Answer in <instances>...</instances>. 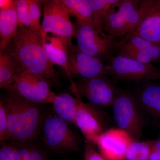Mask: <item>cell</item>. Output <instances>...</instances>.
Returning a JSON list of instances; mask_svg holds the SVG:
<instances>
[{
    "instance_id": "obj_28",
    "label": "cell",
    "mask_w": 160,
    "mask_h": 160,
    "mask_svg": "<svg viewBox=\"0 0 160 160\" xmlns=\"http://www.w3.org/2000/svg\"><path fill=\"white\" fill-rule=\"evenodd\" d=\"M93 144L86 141L84 147V160H107L95 149Z\"/></svg>"
},
{
    "instance_id": "obj_26",
    "label": "cell",
    "mask_w": 160,
    "mask_h": 160,
    "mask_svg": "<svg viewBox=\"0 0 160 160\" xmlns=\"http://www.w3.org/2000/svg\"><path fill=\"white\" fill-rule=\"evenodd\" d=\"M29 13L32 22L34 31L41 32L42 24L40 23L42 15V1L28 0Z\"/></svg>"
},
{
    "instance_id": "obj_19",
    "label": "cell",
    "mask_w": 160,
    "mask_h": 160,
    "mask_svg": "<svg viewBox=\"0 0 160 160\" xmlns=\"http://www.w3.org/2000/svg\"><path fill=\"white\" fill-rule=\"evenodd\" d=\"M23 69L6 51L0 52V87L8 90L14 84Z\"/></svg>"
},
{
    "instance_id": "obj_20",
    "label": "cell",
    "mask_w": 160,
    "mask_h": 160,
    "mask_svg": "<svg viewBox=\"0 0 160 160\" xmlns=\"http://www.w3.org/2000/svg\"><path fill=\"white\" fill-rule=\"evenodd\" d=\"M55 114L68 123L75 124L77 99L69 93L56 95L52 103Z\"/></svg>"
},
{
    "instance_id": "obj_22",
    "label": "cell",
    "mask_w": 160,
    "mask_h": 160,
    "mask_svg": "<svg viewBox=\"0 0 160 160\" xmlns=\"http://www.w3.org/2000/svg\"><path fill=\"white\" fill-rule=\"evenodd\" d=\"M121 0H89L93 12L96 28L101 36L106 38L102 29V22L103 18L106 13L112 10L116 9Z\"/></svg>"
},
{
    "instance_id": "obj_24",
    "label": "cell",
    "mask_w": 160,
    "mask_h": 160,
    "mask_svg": "<svg viewBox=\"0 0 160 160\" xmlns=\"http://www.w3.org/2000/svg\"><path fill=\"white\" fill-rule=\"evenodd\" d=\"M16 8L18 26H25L33 30V26L29 13L28 0H17Z\"/></svg>"
},
{
    "instance_id": "obj_6",
    "label": "cell",
    "mask_w": 160,
    "mask_h": 160,
    "mask_svg": "<svg viewBox=\"0 0 160 160\" xmlns=\"http://www.w3.org/2000/svg\"><path fill=\"white\" fill-rule=\"evenodd\" d=\"M43 139L47 146L58 153L77 151L80 140L69 123L56 114L49 116L42 123Z\"/></svg>"
},
{
    "instance_id": "obj_11",
    "label": "cell",
    "mask_w": 160,
    "mask_h": 160,
    "mask_svg": "<svg viewBox=\"0 0 160 160\" xmlns=\"http://www.w3.org/2000/svg\"><path fill=\"white\" fill-rule=\"evenodd\" d=\"M73 93L77 99L74 125L82 132L86 141L95 145L98 138L105 131L102 114L98 107L84 102L78 93Z\"/></svg>"
},
{
    "instance_id": "obj_29",
    "label": "cell",
    "mask_w": 160,
    "mask_h": 160,
    "mask_svg": "<svg viewBox=\"0 0 160 160\" xmlns=\"http://www.w3.org/2000/svg\"><path fill=\"white\" fill-rule=\"evenodd\" d=\"M16 146L4 144L0 149V160H16Z\"/></svg>"
},
{
    "instance_id": "obj_21",
    "label": "cell",
    "mask_w": 160,
    "mask_h": 160,
    "mask_svg": "<svg viewBox=\"0 0 160 160\" xmlns=\"http://www.w3.org/2000/svg\"><path fill=\"white\" fill-rule=\"evenodd\" d=\"M62 1L69 14L75 18L76 20L87 23L96 29L93 10L89 0H62Z\"/></svg>"
},
{
    "instance_id": "obj_13",
    "label": "cell",
    "mask_w": 160,
    "mask_h": 160,
    "mask_svg": "<svg viewBox=\"0 0 160 160\" xmlns=\"http://www.w3.org/2000/svg\"><path fill=\"white\" fill-rule=\"evenodd\" d=\"M74 25V38L83 53L100 59L113 46V40L109 36L101 37L97 29L89 24L76 20Z\"/></svg>"
},
{
    "instance_id": "obj_23",
    "label": "cell",
    "mask_w": 160,
    "mask_h": 160,
    "mask_svg": "<svg viewBox=\"0 0 160 160\" xmlns=\"http://www.w3.org/2000/svg\"><path fill=\"white\" fill-rule=\"evenodd\" d=\"M151 146L152 140H132L126 150V160H149Z\"/></svg>"
},
{
    "instance_id": "obj_12",
    "label": "cell",
    "mask_w": 160,
    "mask_h": 160,
    "mask_svg": "<svg viewBox=\"0 0 160 160\" xmlns=\"http://www.w3.org/2000/svg\"><path fill=\"white\" fill-rule=\"evenodd\" d=\"M113 47L117 49L118 55L149 64L160 61V44L152 42L136 36H126Z\"/></svg>"
},
{
    "instance_id": "obj_1",
    "label": "cell",
    "mask_w": 160,
    "mask_h": 160,
    "mask_svg": "<svg viewBox=\"0 0 160 160\" xmlns=\"http://www.w3.org/2000/svg\"><path fill=\"white\" fill-rule=\"evenodd\" d=\"M5 51L24 70L45 80L51 87L59 86L58 74L45 50L40 32L18 26L16 35Z\"/></svg>"
},
{
    "instance_id": "obj_4",
    "label": "cell",
    "mask_w": 160,
    "mask_h": 160,
    "mask_svg": "<svg viewBox=\"0 0 160 160\" xmlns=\"http://www.w3.org/2000/svg\"><path fill=\"white\" fill-rule=\"evenodd\" d=\"M43 18L41 32L43 38L51 33L59 38L68 47L72 45L74 25L62 0L42 1Z\"/></svg>"
},
{
    "instance_id": "obj_3",
    "label": "cell",
    "mask_w": 160,
    "mask_h": 160,
    "mask_svg": "<svg viewBox=\"0 0 160 160\" xmlns=\"http://www.w3.org/2000/svg\"><path fill=\"white\" fill-rule=\"evenodd\" d=\"M147 0H121L116 9L106 13L102 26L113 40L131 34L138 29L146 12Z\"/></svg>"
},
{
    "instance_id": "obj_17",
    "label": "cell",
    "mask_w": 160,
    "mask_h": 160,
    "mask_svg": "<svg viewBox=\"0 0 160 160\" xmlns=\"http://www.w3.org/2000/svg\"><path fill=\"white\" fill-rule=\"evenodd\" d=\"M136 98L140 109L160 120V85H145L139 90Z\"/></svg>"
},
{
    "instance_id": "obj_9",
    "label": "cell",
    "mask_w": 160,
    "mask_h": 160,
    "mask_svg": "<svg viewBox=\"0 0 160 160\" xmlns=\"http://www.w3.org/2000/svg\"><path fill=\"white\" fill-rule=\"evenodd\" d=\"M46 81L23 70L14 84L8 89L24 99L36 104L52 103L57 94Z\"/></svg>"
},
{
    "instance_id": "obj_15",
    "label": "cell",
    "mask_w": 160,
    "mask_h": 160,
    "mask_svg": "<svg viewBox=\"0 0 160 160\" xmlns=\"http://www.w3.org/2000/svg\"><path fill=\"white\" fill-rule=\"evenodd\" d=\"M126 36H138L160 44V0H147L142 22L135 31Z\"/></svg>"
},
{
    "instance_id": "obj_27",
    "label": "cell",
    "mask_w": 160,
    "mask_h": 160,
    "mask_svg": "<svg viewBox=\"0 0 160 160\" xmlns=\"http://www.w3.org/2000/svg\"><path fill=\"white\" fill-rule=\"evenodd\" d=\"M8 118L7 112L2 100L0 102V142L2 145L8 141Z\"/></svg>"
},
{
    "instance_id": "obj_10",
    "label": "cell",
    "mask_w": 160,
    "mask_h": 160,
    "mask_svg": "<svg viewBox=\"0 0 160 160\" xmlns=\"http://www.w3.org/2000/svg\"><path fill=\"white\" fill-rule=\"evenodd\" d=\"M67 69L66 74L71 79L74 77L81 79L110 75L109 67L100 59L83 53L74 44L69 47Z\"/></svg>"
},
{
    "instance_id": "obj_18",
    "label": "cell",
    "mask_w": 160,
    "mask_h": 160,
    "mask_svg": "<svg viewBox=\"0 0 160 160\" xmlns=\"http://www.w3.org/2000/svg\"><path fill=\"white\" fill-rule=\"evenodd\" d=\"M44 48L52 64L61 66L67 72L69 47L57 37H49L44 39Z\"/></svg>"
},
{
    "instance_id": "obj_25",
    "label": "cell",
    "mask_w": 160,
    "mask_h": 160,
    "mask_svg": "<svg viewBox=\"0 0 160 160\" xmlns=\"http://www.w3.org/2000/svg\"><path fill=\"white\" fill-rule=\"evenodd\" d=\"M16 147V160H46L42 152L37 148L26 145Z\"/></svg>"
},
{
    "instance_id": "obj_2",
    "label": "cell",
    "mask_w": 160,
    "mask_h": 160,
    "mask_svg": "<svg viewBox=\"0 0 160 160\" xmlns=\"http://www.w3.org/2000/svg\"><path fill=\"white\" fill-rule=\"evenodd\" d=\"M8 91L2 99L8 118L7 140L25 143L35 138L39 131L42 113L39 104L24 99Z\"/></svg>"
},
{
    "instance_id": "obj_14",
    "label": "cell",
    "mask_w": 160,
    "mask_h": 160,
    "mask_svg": "<svg viewBox=\"0 0 160 160\" xmlns=\"http://www.w3.org/2000/svg\"><path fill=\"white\" fill-rule=\"evenodd\" d=\"M132 140L126 132L118 128L111 129L102 133L95 145L107 160H126V150Z\"/></svg>"
},
{
    "instance_id": "obj_30",
    "label": "cell",
    "mask_w": 160,
    "mask_h": 160,
    "mask_svg": "<svg viewBox=\"0 0 160 160\" xmlns=\"http://www.w3.org/2000/svg\"><path fill=\"white\" fill-rule=\"evenodd\" d=\"M149 160H160V135L156 139L152 140Z\"/></svg>"
},
{
    "instance_id": "obj_7",
    "label": "cell",
    "mask_w": 160,
    "mask_h": 160,
    "mask_svg": "<svg viewBox=\"0 0 160 160\" xmlns=\"http://www.w3.org/2000/svg\"><path fill=\"white\" fill-rule=\"evenodd\" d=\"M112 108L118 129L126 132L133 139L140 140L142 134L143 121L136 98L129 92L120 91Z\"/></svg>"
},
{
    "instance_id": "obj_5",
    "label": "cell",
    "mask_w": 160,
    "mask_h": 160,
    "mask_svg": "<svg viewBox=\"0 0 160 160\" xmlns=\"http://www.w3.org/2000/svg\"><path fill=\"white\" fill-rule=\"evenodd\" d=\"M109 76L81 79L75 82L71 80L72 91L86 98L89 103L98 108L112 106L120 91Z\"/></svg>"
},
{
    "instance_id": "obj_8",
    "label": "cell",
    "mask_w": 160,
    "mask_h": 160,
    "mask_svg": "<svg viewBox=\"0 0 160 160\" xmlns=\"http://www.w3.org/2000/svg\"><path fill=\"white\" fill-rule=\"evenodd\" d=\"M107 66L110 75L116 79L136 82L160 79V72L151 63H142L117 55L109 58Z\"/></svg>"
},
{
    "instance_id": "obj_16",
    "label": "cell",
    "mask_w": 160,
    "mask_h": 160,
    "mask_svg": "<svg viewBox=\"0 0 160 160\" xmlns=\"http://www.w3.org/2000/svg\"><path fill=\"white\" fill-rule=\"evenodd\" d=\"M16 0L0 1V52L6 50L17 32Z\"/></svg>"
}]
</instances>
